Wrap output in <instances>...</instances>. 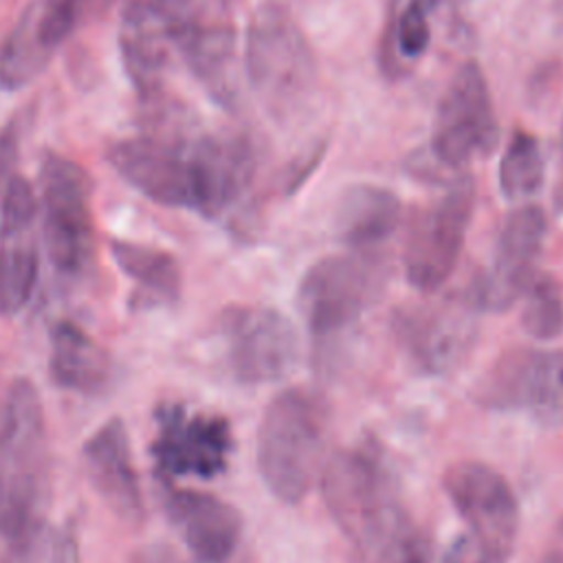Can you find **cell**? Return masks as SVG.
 <instances>
[{"label": "cell", "instance_id": "1", "mask_svg": "<svg viewBox=\"0 0 563 563\" xmlns=\"http://www.w3.org/2000/svg\"><path fill=\"white\" fill-rule=\"evenodd\" d=\"M48 442L37 389L18 378L0 405V537L33 545L48 501Z\"/></svg>", "mask_w": 563, "mask_h": 563}, {"label": "cell", "instance_id": "2", "mask_svg": "<svg viewBox=\"0 0 563 563\" xmlns=\"http://www.w3.org/2000/svg\"><path fill=\"white\" fill-rule=\"evenodd\" d=\"M257 471L284 504H299L325 462V413L306 389H284L264 409L257 429Z\"/></svg>", "mask_w": 563, "mask_h": 563}, {"label": "cell", "instance_id": "3", "mask_svg": "<svg viewBox=\"0 0 563 563\" xmlns=\"http://www.w3.org/2000/svg\"><path fill=\"white\" fill-rule=\"evenodd\" d=\"M319 479L328 512L365 556L407 519L394 473L376 446L356 444L332 453Z\"/></svg>", "mask_w": 563, "mask_h": 563}, {"label": "cell", "instance_id": "4", "mask_svg": "<svg viewBox=\"0 0 563 563\" xmlns=\"http://www.w3.org/2000/svg\"><path fill=\"white\" fill-rule=\"evenodd\" d=\"M246 70L253 88L275 112L297 108L314 88L312 48L299 24L282 7L264 4L251 18Z\"/></svg>", "mask_w": 563, "mask_h": 563}, {"label": "cell", "instance_id": "5", "mask_svg": "<svg viewBox=\"0 0 563 563\" xmlns=\"http://www.w3.org/2000/svg\"><path fill=\"white\" fill-rule=\"evenodd\" d=\"M40 185L48 260L59 273L79 275L95 253L92 180L79 163L48 152L42 161Z\"/></svg>", "mask_w": 563, "mask_h": 563}, {"label": "cell", "instance_id": "6", "mask_svg": "<svg viewBox=\"0 0 563 563\" xmlns=\"http://www.w3.org/2000/svg\"><path fill=\"white\" fill-rule=\"evenodd\" d=\"M477 398L499 411L526 413L543 427H563V347H515L482 376Z\"/></svg>", "mask_w": 563, "mask_h": 563}, {"label": "cell", "instance_id": "7", "mask_svg": "<svg viewBox=\"0 0 563 563\" xmlns=\"http://www.w3.org/2000/svg\"><path fill=\"white\" fill-rule=\"evenodd\" d=\"M473 207L475 187L468 178H460L418 213L402 255L409 286L435 292L446 284L460 262Z\"/></svg>", "mask_w": 563, "mask_h": 563}, {"label": "cell", "instance_id": "8", "mask_svg": "<svg viewBox=\"0 0 563 563\" xmlns=\"http://www.w3.org/2000/svg\"><path fill=\"white\" fill-rule=\"evenodd\" d=\"M442 484L468 537L490 563H506L519 532V504L506 477L482 462H457L446 468Z\"/></svg>", "mask_w": 563, "mask_h": 563}, {"label": "cell", "instance_id": "9", "mask_svg": "<svg viewBox=\"0 0 563 563\" xmlns=\"http://www.w3.org/2000/svg\"><path fill=\"white\" fill-rule=\"evenodd\" d=\"M220 336L233 376L264 385L288 376L299 361V334L275 308L231 306L220 317Z\"/></svg>", "mask_w": 563, "mask_h": 563}, {"label": "cell", "instance_id": "10", "mask_svg": "<svg viewBox=\"0 0 563 563\" xmlns=\"http://www.w3.org/2000/svg\"><path fill=\"white\" fill-rule=\"evenodd\" d=\"M497 143V121L490 90L477 62H464L451 77L431 134L433 158L460 169L473 156L488 154Z\"/></svg>", "mask_w": 563, "mask_h": 563}, {"label": "cell", "instance_id": "11", "mask_svg": "<svg viewBox=\"0 0 563 563\" xmlns=\"http://www.w3.org/2000/svg\"><path fill=\"white\" fill-rule=\"evenodd\" d=\"M378 290V271L361 255H328L301 277L297 301L314 339H332L358 321Z\"/></svg>", "mask_w": 563, "mask_h": 563}, {"label": "cell", "instance_id": "12", "mask_svg": "<svg viewBox=\"0 0 563 563\" xmlns=\"http://www.w3.org/2000/svg\"><path fill=\"white\" fill-rule=\"evenodd\" d=\"M154 422L152 455L163 475L211 479L227 468L233 446L227 418L165 402L156 409Z\"/></svg>", "mask_w": 563, "mask_h": 563}, {"label": "cell", "instance_id": "13", "mask_svg": "<svg viewBox=\"0 0 563 563\" xmlns=\"http://www.w3.org/2000/svg\"><path fill=\"white\" fill-rule=\"evenodd\" d=\"M477 303L440 299L405 306L394 314L396 343L424 374H446L468 354L475 341Z\"/></svg>", "mask_w": 563, "mask_h": 563}, {"label": "cell", "instance_id": "14", "mask_svg": "<svg viewBox=\"0 0 563 563\" xmlns=\"http://www.w3.org/2000/svg\"><path fill=\"white\" fill-rule=\"evenodd\" d=\"M548 220L541 207L521 205L510 211L499 229L490 268L484 273L473 301L482 310H508L537 275L534 264L545 240Z\"/></svg>", "mask_w": 563, "mask_h": 563}, {"label": "cell", "instance_id": "15", "mask_svg": "<svg viewBox=\"0 0 563 563\" xmlns=\"http://www.w3.org/2000/svg\"><path fill=\"white\" fill-rule=\"evenodd\" d=\"M108 163L130 187L156 205L196 211L191 150H183L174 141L125 139L108 150Z\"/></svg>", "mask_w": 563, "mask_h": 563}, {"label": "cell", "instance_id": "16", "mask_svg": "<svg viewBox=\"0 0 563 563\" xmlns=\"http://www.w3.org/2000/svg\"><path fill=\"white\" fill-rule=\"evenodd\" d=\"M77 22L75 0H29L0 46V88L18 90L40 77Z\"/></svg>", "mask_w": 563, "mask_h": 563}, {"label": "cell", "instance_id": "17", "mask_svg": "<svg viewBox=\"0 0 563 563\" xmlns=\"http://www.w3.org/2000/svg\"><path fill=\"white\" fill-rule=\"evenodd\" d=\"M37 202L20 174L0 189V312L18 314L35 290L37 246L33 222Z\"/></svg>", "mask_w": 563, "mask_h": 563}, {"label": "cell", "instance_id": "18", "mask_svg": "<svg viewBox=\"0 0 563 563\" xmlns=\"http://www.w3.org/2000/svg\"><path fill=\"white\" fill-rule=\"evenodd\" d=\"M163 501L185 545L202 563H224L235 552L242 537V517L231 504L187 488H169Z\"/></svg>", "mask_w": 563, "mask_h": 563}, {"label": "cell", "instance_id": "19", "mask_svg": "<svg viewBox=\"0 0 563 563\" xmlns=\"http://www.w3.org/2000/svg\"><path fill=\"white\" fill-rule=\"evenodd\" d=\"M86 473L103 504L125 521L143 517L141 482L132 457L125 424L119 418L103 422L84 444Z\"/></svg>", "mask_w": 563, "mask_h": 563}, {"label": "cell", "instance_id": "20", "mask_svg": "<svg viewBox=\"0 0 563 563\" xmlns=\"http://www.w3.org/2000/svg\"><path fill=\"white\" fill-rule=\"evenodd\" d=\"M196 169V211L216 218L251 185L255 154L240 136H207L191 147Z\"/></svg>", "mask_w": 563, "mask_h": 563}, {"label": "cell", "instance_id": "21", "mask_svg": "<svg viewBox=\"0 0 563 563\" xmlns=\"http://www.w3.org/2000/svg\"><path fill=\"white\" fill-rule=\"evenodd\" d=\"M51 376L57 385L95 396L114 380V363L86 330L70 321H59L51 330Z\"/></svg>", "mask_w": 563, "mask_h": 563}, {"label": "cell", "instance_id": "22", "mask_svg": "<svg viewBox=\"0 0 563 563\" xmlns=\"http://www.w3.org/2000/svg\"><path fill=\"white\" fill-rule=\"evenodd\" d=\"M119 42L128 77L143 97H152L161 86L167 46L174 44L172 26L145 2L130 0L123 11Z\"/></svg>", "mask_w": 563, "mask_h": 563}, {"label": "cell", "instance_id": "23", "mask_svg": "<svg viewBox=\"0 0 563 563\" xmlns=\"http://www.w3.org/2000/svg\"><path fill=\"white\" fill-rule=\"evenodd\" d=\"M172 40L205 88L218 101L231 103L235 68L233 31L224 24H200L189 18L172 29Z\"/></svg>", "mask_w": 563, "mask_h": 563}, {"label": "cell", "instance_id": "24", "mask_svg": "<svg viewBox=\"0 0 563 563\" xmlns=\"http://www.w3.org/2000/svg\"><path fill=\"white\" fill-rule=\"evenodd\" d=\"M398 196L378 185H354L343 191L336 213L334 229L343 244L352 249H372L385 242L400 222Z\"/></svg>", "mask_w": 563, "mask_h": 563}, {"label": "cell", "instance_id": "25", "mask_svg": "<svg viewBox=\"0 0 563 563\" xmlns=\"http://www.w3.org/2000/svg\"><path fill=\"white\" fill-rule=\"evenodd\" d=\"M110 253L117 266L152 303H172L178 299L180 268L167 251L130 240H112Z\"/></svg>", "mask_w": 563, "mask_h": 563}, {"label": "cell", "instance_id": "26", "mask_svg": "<svg viewBox=\"0 0 563 563\" xmlns=\"http://www.w3.org/2000/svg\"><path fill=\"white\" fill-rule=\"evenodd\" d=\"M545 176V165L541 156L539 141L517 130L508 141L501 163H499V189L508 200H526L534 196Z\"/></svg>", "mask_w": 563, "mask_h": 563}, {"label": "cell", "instance_id": "27", "mask_svg": "<svg viewBox=\"0 0 563 563\" xmlns=\"http://www.w3.org/2000/svg\"><path fill=\"white\" fill-rule=\"evenodd\" d=\"M521 328L534 341H552L563 332V290L552 275H534L523 290Z\"/></svg>", "mask_w": 563, "mask_h": 563}, {"label": "cell", "instance_id": "28", "mask_svg": "<svg viewBox=\"0 0 563 563\" xmlns=\"http://www.w3.org/2000/svg\"><path fill=\"white\" fill-rule=\"evenodd\" d=\"M367 559L372 563H433V550L407 517L369 550Z\"/></svg>", "mask_w": 563, "mask_h": 563}, {"label": "cell", "instance_id": "29", "mask_svg": "<svg viewBox=\"0 0 563 563\" xmlns=\"http://www.w3.org/2000/svg\"><path fill=\"white\" fill-rule=\"evenodd\" d=\"M438 0H409L398 15L396 24V46L405 57H418L427 51L431 42L429 13Z\"/></svg>", "mask_w": 563, "mask_h": 563}, {"label": "cell", "instance_id": "30", "mask_svg": "<svg viewBox=\"0 0 563 563\" xmlns=\"http://www.w3.org/2000/svg\"><path fill=\"white\" fill-rule=\"evenodd\" d=\"M18 154H20V119H11L0 132V189L18 176Z\"/></svg>", "mask_w": 563, "mask_h": 563}, {"label": "cell", "instance_id": "31", "mask_svg": "<svg viewBox=\"0 0 563 563\" xmlns=\"http://www.w3.org/2000/svg\"><path fill=\"white\" fill-rule=\"evenodd\" d=\"M145 2L152 11H156L172 29L189 20L194 0H139Z\"/></svg>", "mask_w": 563, "mask_h": 563}, {"label": "cell", "instance_id": "32", "mask_svg": "<svg viewBox=\"0 0 563 563\" xmlns=\"http://www.w3.org/2000/svg\"><path fill=\"white\" fill-rule=\"evenodd\" d=\"M33 545L0 537V563H29Z\"/></svg>", "mask_w": 563, "mask_h": 563}, {"label": "cell", "instance_id": "33", "mask_svg": "<svg viewBox=\"0 0 563 563\" xmlns=\"http://www.w3.org/2000/svg\"><path fill=\"white\" fill-rule=\"evenodd\" d=\"M134 563H180L169 550L165 548H152V550H143Z\"/></svg>", "mask_w": 563, "mask_h": 563}, {"label": "cell", "instance_id": "34", "mask_svg": "<svg viewBox=\"0 0 563 563\" xmlns=\"http://www.w3.org/2000/svg\"><path fill=\"white\" fill-rule=\"evenodd\" d=\"M117 0H75L77 4V11H79V20L84 15H97V13H103L108 11Z\"/></svg>", "mask_w": 563, "mask_h": 563}, {"label": "cell", "instance_id": "35", "mask_svg": "<svg viewBox=\"0 0 563 563\" xmlns=\"http://www.w3.org/2000/svg\"><path fill=\"white\" fill-rule=\"evenodd\" d=\"M543 563H563V561H561V559H556V556H550V559H545Z\"/></svg>", "mask_w": 563, "mask_h": 563}]
</instances>
